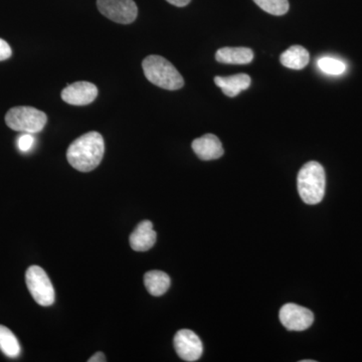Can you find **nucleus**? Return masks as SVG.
Listing matches in <instances>:
<instances>
[{"instance_id":"nucleus-17","label":"nucleus","mask_w":362,"mask_h":362,"mask_svg":"<svg viewBox=\"0 0 362 362\" xmlns=\"http://www.w3.org/2000/svg\"><path fill=\"white\" fill-rule=\"evenodd\" d=\"M252 1L259 8L273 16H284L289 11L290 6L288 0H252Z\"/></svg>"},{"instance_id":"nucleus-3","label":"nucleus","mask_w":362,"mask_h":362,"mask_svg":"<svg viewBox=\"0 0 362 362\" xmlns=\"http://www.w3.org/2000/svg\"><path fill=\"white\" fill-rule=\"evenodd\" d=\"M145 77L152 84L168 90H180L185 80L175 66L160 56H148L142 63Z\"/></svg>"},{"instance_id":"nucleus-16","label":"nucleus","mask_w":362,"mask_h":362,"mask_svg":"<svg viewBox=\"0 0 362 362\" xmlns=\"http://www.w3.org/2000/svg\"><path fill=\"white\" fill-rule=\"evenodd\" d=\"M0 350L11 358H16L21 351L18 338L4 325H0Z\"/></svg>"},{"instance_id":"nucleus-21","label":"nucleus","mask_w":362,"mask_h":362,"mask_svg":"<svg viewBox=\"0 0 362 362\" xmlns=\"http://www.w3.org/2000/svg\"><path fill=\"white\" fill-rule=\"evenodd\" d=\"M89 362H105L106 361V357H105L104 354H102V352H97V354H95L94 356L90 357Z\"/></svg>"},{"instance_id":"nucleus-4","label":"nucleus","mask_w":362,"mask_h":362,"mask_svg":"<svg viewBox=\"0 0 362 362\" xmlns=\"http://www.w3.org/2000/svg\"><path fill=\"white\" fill-rule=\"evenodd\" d=\"M47 117L33 107H14L7 112L6 123L11 129L25 133H37L44 129Z\"/></svg>"},{"instance_id":"nucleus-14","label":"nucleus","mask_w":362,"mask_h":362,"mask_svg":"<svg viewBox=\"0 0 362 362\" xmlns=\"http://www.w3.org/2000/svg\"><path fill=\"white\" fill-rule=\"evenodd\" d=\"M309 61H310V54L301 45H292L280 57L281 64L292 70H302L308 65Z\"/></svg>"},{"instance_id":"nucleus-2","label":"nucleus","mask_w":362,"mask_h":362,"mask_svg":"<svg viewBox=\"0 0 362 362\" xmlns=\"http://www.w3.org/2000/svg\"><path fill=\"white\" fill-rule=\"evenodd\" d=\"M326 175L319 162H307L297 176V187L300 197L307 204H318L325 194Z\"/></svg>"},{"instance_id":"nucleus-15","label":"nucleus","mask_w":362,"mask_h":362,"mask_svg":"<svg viewBox=\"0 0 362 362\" xmlns=\"http://www.w3.org/2000/svg\"><path fill=\"white\" fill-rule=\"evenodd\" d=\"M144 284L147 291L152 296H161L168 291L170 287V278L162 271H149L145 274Z\"/></svg>"},{"instance_id":"nucleus-6","label":"nucleus","mask_w":362,"mask_h":362,"mask_svg":"<svg viewBox=\"0 0 362 362\" xmlns=\"http://www.w3.org/2000/svg\"><path fill=\"white\" fill-rule=\"evenodd\" d=\"M100 13L114 23L129 25L138 16L134 0H97Z\"/></svg>"},{"instance_id":"nucleus-22","label":"nucleus","mask_w":362,"mask_h":362,"mask_svg":"<svg viewBox=\"0 0 362 362\" xmlns=\"http://www.w3.org/2000/svg\"><path fill=\"white\" fill-rule=\"evenodd\" d=\"M169 4L177 7L187 6L192 0H166Z\"/></svg>"},{"instance_id":"nucleus-23","label":"nucleus","mask_w":362,"mask_h":362,"mask_svg":"<svg viewBox=\"0 0 362 362\" xmlns=\"http://www.w3.org/2000/svg\"><path fill=\"white\" fill-rule=\"evenodd\" d=\"M302 362H315L314 361H302Z\"/></svg>"},{"instance_id":"nucleus-11","label":"nucleus","mask_w":362,"mask_h":362,"mask_svg":"<svg viewBox=\"0 0 362 362\" xmlns=\"http://www.w3.org/2000/svg\"><path fill=\"white\" fill-rule=\"evenodd\" d=\"M157 235L153 223L143 221L130 235V246L136 252H146L156 245Z\"/></svg>"},{"instance_id":"nucleus-7","label":"nucleus","mask_w":362,"mask_h":362,"mask_svg":"<svg viewBox=\"0 0 362 362\" xmlns=\"http://www.w3.org/2000/svg\"><path fill=\"white\" fill-rule=\"evenodd\" d=\"M281 323L289 331L308 329L314 322V314L297 304H285L279 313Z\"/></svg>"},{"instance_id":"nucleus-12","label":"nucleus","mask_w":362,"mask_h":362,"mask_svg":"<svg viewBox=\"0 0 362 362\" xmlns=\"http://www.w3.org/2000/svg\"><path fill=\"white\" fill-rule=\"evenodd\" d=\"M254 52L249 47H223L216 54V59L226 65H247L252 63Z\"/></svg>"},{"instance_id":"nucleus-10","label":"nucleus","mask_w":362,"mask_h":362,"mask_svg":"<svg viewBox=\"0 0 362 362\" xmlns=\"http://www.w3.org/2000/svg\"><path fill=\"white\" fill-rule=\"evenodd\" d=\"M192 147L197 157L204 161L221 158L225 152L221 140L214 134L197 138L192 142Z\"/></svg>"},{"instance_id":"nucleus-8","label":"nucleus","mask_w":362,"mask_h":362,"mask_svg":"<svg viewBox=\"0 0 362 362\" xmlns=\"http://www.w3.org/2000/svg\"><path fill=\"white\" fill-rule=\"evenodd\" d=\"M176 354L183 361L192 362L199 361L202 356L204 346L201 338L194 331L182 329L176 333L175 339Z\"/></svg>"},{"instance_id":"nucleus-13","label":"nucleus","mask_w":362,"mask_h":362,"mask_svg":"<svg viewBox=\"0 0 362 362\" xmlns=\"http://www.w3.org/2000/svg\"><path fill=\"white\" fill-rule=\"evenodd\" d=\"M251 77L247 74H238L230 77H216L214 83L220 87L226 96L237 97L243 90H247L251 86Z\"/></svg>"},{"instance_id":"nucleus-5","label":"nucleus","mask_w":362,"mask_h":362,"mask_svg":"<svg viewBox=\"0 0 362 362\" xmlns=\"http://www.w3.org/2000/svg\"><path fill=\"white\" fill-rule=\"evenodd\" d=\"M25 282L28 291L40 306H51L54 302V289L49 276L44 269L32 266L25 273Z\"/></svg>"},{"instance_id":"nucleus-9","label":"nucleus","mask_w":362,"mask_h":362,"mask_svg":"<svg viewBox=\"0 0 362 362\" xmlns=\"http://www.w3.org/2000/svg\"><path fill=\"white\" fill-rule=\"evenodd\" d=\"M97 96V87L90 82L74 83L62 92V99L73 106H86L93 103Z\"/></svg>"},{"instance_id":"nucleus-18","label":"nucleus","mask_w":362,"mask_h":362,"mask_svg":"<svg viewBox=\"0 0 362 362\" xmlns=\"http://www.w3.org/2000/svg\"><path fill=\"white\" fill-rule=\"evenodd\" d=\"M317 65L321 71L331 76L342 75L346 71V65L342 61L329 57L319 59Z\"/></svg>"},{"instance_id":"nucleus-19","label":"nucleus","mask_w":362,"mask_h":362,"mask_svg":"<svg viewBox=\"0 0 362 362\" xmlns=\"http://www.w3.org/2000/svg\"><path fill=\"white\" fill-rule=\"evenodd\" d=\"M33 143H35L33 136L30 134V133H25V134L21 135V137L18 138V148H20L21 151L28 152V150L32 149Z\"/></svg>"},{"instance_id":"nucleus-1","label":"nucleus","mask_w":362,"mask_h":362,"mask_svg":"<svg viewBox=\"0 0 362 362\" xmlns=\"http://www.w3.org/2000/svg\"><path fill=\"white\" fill-rule=\"evenodd\" d=\"M105 142L100 133H86L71 143L66 158L74 168L81 173H90L98 168L103 159Z\"/></svg>"},{"instance_id":"nucleus-20","label":"nucleus","mask_w":362,"mask_h":362,"mask_svg":"<svg viewBox=\"0 0 362 362\" xmlns=\"http://www.w3.org/2000/svg\"><path fill=\"white\" fill-rule=\"evenodd\" d=\"M11 54H13V51H11V45L7 44L6 40L0 39V62L11 58Z\"/></svg>"}]
</instances>
